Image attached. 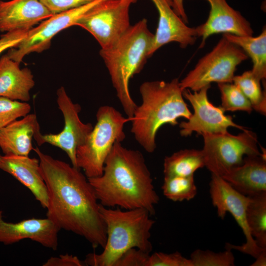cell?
I'll use <instances>...</instances> for the list:
<instances>
[{"instance_id": "obj_1", "label": "cell", "mask_w": 266, "mask_h": 266, "mask_svg": "<svg viewBox=\"0 0 266 266\" xmlns=\"http://www.w3.org/2000/svg\"><path fill=\"white\" fill-rule=\"evenodd\" d=\"M48 194L47 217L60 229L84 237L94 248H103L106 227L100 204L80 169L33 148Z\"/></svg>"}, {"instance_id": "obj_2", "label": "cell", "mask_w": 266, "mask_h": 266, "mask_svg": "<svg viewBox=\"0 0 266 266\" xmlns=\"http://www.w3.org/2000/svg\"><path fill=\"white\" fill-rule=\"evenodd\" d=\"M100 203L123 209L143 208L151 215L159 201L142 154L114 143L102 174L88 178Z\"/></svg>"}, {"instance_id": "obj_3", "label": "cell", "mask_w": 266, "mask_h": 266, "mask_svg": "<svg viewBox=\"0 0 266 266\" xmlns=\"http://www.w3.org/2000/svg\"><path fill=\"white\" fill-rule=\"evenodd\" d=\"M179 81H146L139 92L142 103L137 106L132 117L131 132L136 141L147 152L156 148V137L165 124L175 126L179 118L188 120L192 112L184 100Z\"/></svg>"}, {"instance_id": "obj_4", "label": "cell", "mask_w": 266, "mask_h": 266, "mask_svg": "<svg viewBox=\"0 0 266 266\" xmlns=\"http://www.w3.org/2000/svg\"><path fill=\"white\" fill-rule=\"evenodd\" d=\"M154 36L148 28L147 20L143 18L131 25L113 45L100 51L128 118H132L137 106L130 92V81L141 71L150 57Z\"/></svg>"}, {"instance_id": "obj_5", "label": "cell", "mask_w": 266, "mask_h": 266, "mask_svg": "<svg viewBox=\"0 0 266 266\" xmlns=\"http://www.w3.org/2000/svg\"><path fill=\"white\" fill-rule=\"evenodd\" d=\"M101 217L106 227V238L101 253L88 254L86 266H114L128 250L135 248L150 253L151 230L155 222L143 208L123 209L106 207L100 204Z\"/></svg>"}, {"instance_id": "obj_6", "label": "cell", "mask_w": 266, "mask_h": 266, "mask_svg": "<svg viewBox=\"0 0 266 266\" xmlns=\"http://www.w3.org/2000/svg\"><path fill=\"white\" fill-rule=\"evenodd\" d=\"M97 123L85 143L76 151L77 167L88 178L100 176L105 161L116 142L126 138L124 127L132 118L125 117L114 107L103 105L96 113Z\"/></svg>"}, {"instance_id": "obj_7", "label": "cell", "mask_w": 266, "mask_h": 266, "mask_svg": "<svg viewBox=\"0 0 266 266\" xmlns=\"http://www.w3.org/2000/svg\"><path fill=\"white\" fill-rule=\"evenodd\" d=\"M247 58L239 47L223 36L179 81L180 87L197 91L211 83L232 82L237 66Z\"/></svg>"}, {"instance_id": "obj_8", "label": "cell", "mask_w": 266, "mask_h": 266, "mask_svg": "<svg viewBox=\"0 0 266 266\" xmlns=\"http://www.w3.org/2000/svg\"><path fill=\"white\" fill-rule=\"evenodd\" d=\"M201 135L205 166L211 174L222 176L241 165L245 156L262 154L256 134L247 129L237 135L228 132Z\"/></svg>"}, {"instance_id": "obj_9", "label": "cell", "mask_w": 266, "mask_h": 266, "mask_svg": "<svg viewBox=\"0 0 266 266\" xmlns=\"http://www.w3.org/2000/svg\"><path fill=\"white\" fill-rule=\"evenodd\" d=\"M137 0H102L75 23L89 32L101 49L113 45L131 27L130 8Z\"/></svg>"}, {"instance_id": "obj_10", "label": "cell", "mask_w": 266, "mask_h": 266, "mask_svg": "<svg viewBox=\"0 0 266 266\" xmlns=\"http://www.w3.org/2000/svg\"><path fill=\"white\" fill-rule=\"evenodd\" d=\"M209 192L213 205L217 208L218 216L223 219L229 212L241 228L246 238L241 245L226 244V249H234L255 259L262 250L256 244L251 235L246 217L249 197L243 195L232 188L222 177L211 174Z\"/></svg>"}, {"instance_id": "obj_11", "label": "cell", "mask_w": 266, "mask_h": 266, "mask_svg": "<svg viewBox=\"0 0 266 266\" xmlns=\"http://www.w3.org/2000/svg\"><path fill=\"white\" fill-rule=\"evenodd\" d=\"M210 86L204 87L199 91L191 92L186 89L183 91L184 98L193 107L194 112L186 121L179 124L180 134L188 136L195 132L199 134L226 133L230 127L242 131L245 127L235 123L232 117L226 115L221 106H216L209 100L207 91Z\"/></svg>"}, {"instance_id": "obj_12", "label": "cell", "mask_w": 266, "mask_h": 266, "mask_svg": "<svg viewBox=\"0 0 266 266\" xmlns=\"http://www.w3.org/2000/svg\"><path fill=\"white\" fill-rule=\"evenodd\" d=\"M102 0L89 3L60 13L54 14L38 26L32 28L16 46L9 49L6 55L20 63L24 57L32 52L40 53L48 49L51 39L61 31L72 26L86 12Z\"/></svg>"}, {"instance_id": "obj_13", "label": "cell", "mask_w": 266, "mask_h": 266, "mask_svg": "<svg viewBox=\"0 0 266 266\" xmlns=\"http://www.w3.org/2000/svg\"><path fill=\"white\" fill-rule=\"evenodd\" d=\"M57 103L64 116V128L56 134H42V141L65 151L72 166L77 167L76 149L85 143L93 126L91 123H84L80 120L79 113L81 106L73 102L63 86L57 91Z\"/></svg>"}, {"instance_id": "obj_14", "label": "cell", "mask_w": 266, "mask_h": 266, "mask_svg": "<svg viewBox=\"0 0 266 266\" xmlns=\"http://www.w3.org/2000/svg\"><path fill=\"white\" fill-rule=\"evenodd\" d=\"M61 229L48 218H32L17 223L4 220L0 210V243L11 245L25 239H30L45 247L56 250L58 233Z\"/></svg>"}, {"instance_id": "obj_15", "label": "cell", "mask_w": 266, "mask_h": 266, "mask_svg": "<svg viewBox=\"0 0 266 266\" xmlns=\"http://www.w3.org/2000/svg\"><path fill=\"white\" fill-rule=\"evenodd\" d=\"M210 5L206 21L196 27L198 37L201 38L199 48L204 47L206 39L218 33L240 36L253 35L251 24L237 10L231 7L227 0H205Z\"/></svg>"}, {"instance_id": "obj_16", "label": "cell", "mask_w": 266, "mask_h": 266, "mask_svg": "<svg viewBox=\"0 0 266 266\" xmlns=\"http://www.w3.org/2000/svg\"><path fill=\"white\" fill-rule=\"evenodd\" d=\"M159 13L158 27L154 34L149 57L163 45L178 43L182 48L195 44L198 38L196 28L190 27L175 12L171 0H151Z\"/></svg>"}, {"instance_id": "obj_17", "label": "cell", "mask_w": 266, "mask_h": 266, "mask_svg": "<svg viewBox=\"0 0 266 266\" xmlns=\"http://www.w3.org/2000/svg\"><path fill=\"white\" fill-rule=\"evenodd\" d=\"M0 169L12 175L27 188L42 207L46 209L48 190L40 172L39 159L0 154Z\"/></svg>"}, {"instance_id": "obj_18", "label": "cell", "mask_w": 266, "mask_h": 266, "mask_svg": "<svg viewBox=\"0 0 266 266\" xmlns=\"http://www.w3.org/2000/svg\"><path fill=\"white\" fill-rule=\"evenodd\" d=\"M42 135L36 115L29 113L0 129V148L3 154L29 156L33 139L39 146L44 144Z\"/></svg>"}, {"instance_id": "obj_19", "label": "cell", "mask_w": 266, "mask_h": 266, "mask_svg": "<svg viewBox=\"0 0 266 266\" xmlns=\"http://www.w3.org/2000/svg\"><path fill=\"white\" fill-rule=\"evenodd\" d=\"M53 15L39 0H0V31H29Z\"/></svg>"}, {"instance_id": "obj_20", "label": "cell", "mask_w": 266, "mask_h": 266, "mask_svg": "<svg viewBox=\"0 0 266 266\" xmlns=\"http://www.w3.org/2000/svg\"><path fill=\"white\" fill-rule=\"evenodd\" d=\"M221 177L235 190L246 196L266 192V152L245 156L241 165Z\"/></svg>"}, {"instance_id": "obj_21", "label": "cell", "mask_w": 266, "mask_h": 266, "mask_svg": "<svg viewBox=\"0 0 266 266\" xmlns=\"http://www.w3.org/2000/svg\"><path fill=\"white\" fill-rule=\"evenodd\" d=\"M20 64L6 54L0 59V97L28 102L35 82L31 70L20 68Z\"/></svg>"}, {"instance_id": "obj_22", "label": "cell", "mask_w": 266, "mask_h": 266, "mask_svg": "<svg viewBox=\"0 0 266 266\" xmlns=\"http://www.w3.org/2000/svg\"><path fill=\"white\" fill-rule=\"evenodd\" d=\"M223 36L239 47L249 57L253 64L251 71L261 80L266 78V29L265 27L257 36L224 33Z\"/></svg>"}, {"instance_id": "obj_23", "label": "cell", "mask_w": 266, "mask_h": 266, "mask_svg": "<svg viewBox=\"0 0 266 266\" xmlns=\"http://www.w3.org/2000/svg\"><path fill=\"white\" fill-rule=\"evenodd\" d=\"M204 166V159L202 150H181L165 157L164 176L194 175L196 170Z\"/></svg>"}, {"instance_id": "obj_24", "label": "cell", "mask_w": 266, "mask_h": 266, "mask_svg": "<svg viewBox=\"0 0 266 266\" xmlns=\"http://www.w3.org/2000/svg\"><path fill=\"white\" fill-rule=\"evenodd\" d=\"M246 217L256 244L266 250V192L249 197Z\"/></svg>"}, {"instance_id": "obj_25", "label": "cell", "mask_w": 266, "mask_h": 266, "mask_svg": "<svg viewBox=\"0 0 266 266\" xmlns=\"http://www.w3.org/2000/svg\"><path fill=\"white\" fill-rule=\"evenodd\" d=\"M261 80L252 71L247 70L234 75L233 83L236 85L249 100L253 109L261 114L266 113V95L261 85Z\"/></svg>"}, {"instance_id": "obj_26", "label": "cell", "mask_w": 266, "mask_h": 266, "mask_svg": "<svg viewBox=\"0 0 266 266\" xmlns=\"http://www.w3.org/2000/svg\"><path fill=\"white\" fill-rule=\"evenodd\" d=\"M162 189L164 195L173 201L189 200L197 193L194 175L164 176Z\"/></svg>"}, {"instance_id": "obj_27", "label": "cell", "mask_w": 266, "mask_h": 266, "mask_svg": "<svg viewBox=\"0 0 266 266\" xmlns=\"http://www.w3.org/2000/svg\"><path fill=\"white\" fill-rule=\"evenodd\" d=\"M221 94V107L226 111H242L251 113V103L240 89L233 82L218 83Z\"/></svg>"}, {"instance_id": "obj_28", "label": "cell", "mask_w": 266, "mask_h": 266, "mask_svg": "<svg viewBox=\"0 0 266 266\" xmlns=\"http://www.w3.org/2000/svg\"><path fill=\"white\" fill-rule=\"evenodd\" d=\"M193 266H233L234 257L231 249L222 252L197 249L191 255Z\"/></svg>"}, {"instance_id": "obj_29", "label": "cell", "mask_w": 266, "mask_h": 266, "mask_svg": "<svg viewBox=\"0 0 266 266\" xmlns=\"http://www.w3.org/2000/svg\"><path fill=\"white\" fill-rule=\"evenodd\" d=\"M31 110V106L28 102L0 97V129L27 115Z\"/></svg>"}, {"instance_id": "obj_30", "label": "cell", "mask_w": 266, "mask_h": 266, "mask_svg": "<svg viewBox=\"0 0 266 266\" xmlns=\"http://www.w3.org/2000/svg\"><path fill=\"white\" fill-rule=\"evenodd\" d=\"M146 266H193L190 259L179 252L167 254L155 252L150 255Z\"/></svg>"}, {"instance_id": "obj_31", "label": "cell", "mask_w": 266, "mask_h": 266, "mask_svg": "<svg viewBox=\"0 0 266 266\" xmlns=\"http://www.w3.org/2000/svg\"><path fill=\"white\" fill-rule=\"evenodd\" d=\"M150 253L133 248L126 252L114 266H146Z\"/></svg>"}, {"instance_id": "obj_32", "label": "cell", "mask_w": 266, "mask_h": 266, "mask_svg": "<svg viewBox=\"0 0 266 266\" xmlns=\"http://www.w3.org/2000/svg\"><path fill=\"white\" fill-rule=\"evenodd\" d=\"M53 15L89 3L95 0H39Z\"/></svg>"}, {"instance_id": "obj_33", "label": "cell", "mask_w": 266, "mask_h": 266, "mask_svg": "<svg viewBox=\"0 0 266 266\" xmlns=\"http://www.w3.org/2000/svg\"><path fill=\"white\" fill-rule=\"evenodd\" d=\"M28 31H14L6 32L0 37V54L11 48L15 47L26 37Z\"/></svg>"}, {"instance_id": "obj_34", "label": "cell", "mask_w": 266, "mask_h": 266, "mask_svg": "<svg viewBox=\"0 0 266 266\" xmlns=\"http://www.w3.org/2000/svg\"><path fill=\"white\" fill-rule=\"evenodd\" d=\"M83 262L81 261L75 256L66 254L60 255L59 257H51L43 266H84Z\"/></svg>"}, {"instance_id": "obj_35", "label": "cell", "mask_w": 266, "mask_h": 266, "mask_svg": "<svg viewBox=\"0 0 266 266\" xmlns=\"http://www.w3.org/2000/svg\"><path fill=\"white\" fill-rule=\"evenodd\" d=\"M172 8L175 12L187 24L188 19L184 6L183 0H171Z\"/></svg>"}, {"instance_id": "obj_36", "label": "cell", "mask_w": 266, "mask_h": 266, "mask_svg": "<svg viewBox=\"0 0 266 266\" xmlns=\"http://www.w3.org/2000/svg\"><path fill=\"white\" fill-rule=\"evenodd\" d=\"M256 260L251 266H266V250H263L256 258Z\"/></svg>"}]
</instances>
